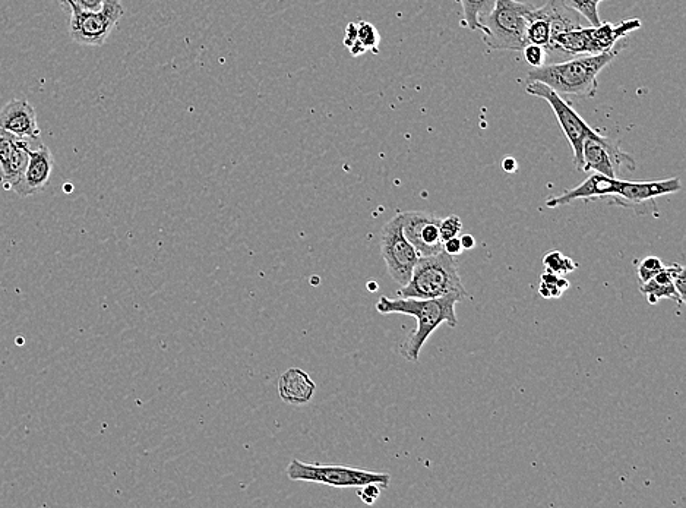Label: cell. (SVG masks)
I'll list each match as a JSON object with an SVG mask.
<instances>
[{
	"label": "cell",
	"instance_id": "14",
	"mask_svg": "<svg viewBox=\"0 0 686 508\" xmlns=\"http://www.w3.org/2000/svg\"><path fill=\"white\" fill-rule=\"evenodd\" d=\"M618 186V178H609L602 173H593L577 188L569 189L559 197L550 198L546 201V207H561V205H569L578 200H610V198L615 197Z\"/></svg>",
	"mask_w": 686,
	"mask_h": 508
},
{
	"label": "cell",
	"instance_id": "32",
	"mask_svg": "<svg viewBox=\"0 0 686 508\" xmlns=\"http://www.w3.org/2000/svg\"><path fill=\"white\" fill-rule=\"evenodd\" d=\"M357 41V24H354V22H350L349 25H347L346 28V34H344V46L347 47V49H350V47L353 46L354 43Z\"/></svg>",
	"mask_w": 686,
	"mask_h": 508
},
{
	"label": "cell",
	"instance_id": "11",
	"mask_svg": "<svg viewBox=\"0 0 686 508\" xmlns=\"http://www.w3.org/2000/svg\"><path fill=\"white\" fill-rule=\"evenodd\" d=\"M40 140L41 137H15L0 129V186L3 189L12 191L20 181L30 159V148Z\"/></svg>",
	"mask_w": 686,
	"mask_h": 508
},
{
	"label": "cell",
	"instance_id": "28",
	"mask_svg": "<svg viewBox=\"0 0 686 508\" xmlns=\"http://www.w3.org/2000/svg\"><path fill=\"white\" fill-rule=\"evenodd\" d=\"M669 271L670 277H672L673 285H675L676 290H678L679 295L685 301V286H686V270L682 265L672 264L670 267H666Z\"/></svg>",
	"mask_w": 686,
	"mask_h": 508
},
{
	"label": "cell",
	"instance_id": "30",
	"mask_svg": "<svg viewBox=\"0 0 686 508\" xmlns=\"http://www.w3.org/2000/svg\"><path fill=\"white\" fill-rule=\"evenodd\" d=\"M444 251L447 252V254H450L451 257H458V255L463 254L464 248L463 245H461L460 238H452L448 239V241L444 242Z\"/></svg>",
	"mask_w": 686,
	"mask_h": 508
},
{
	"label": "cell",
	"instance_id": "25",
	"mask_svg": "<svg viewBox=\"0 0 686 508\" xmlns=\"http://www.w3.org/2000/svg\"><path fill=\"white\" fill-rule=\"evenodd\" d=\"M665 268V265H663L662 260L657 257H647L644 258L643 261H641L640 265H638V277H640V282L641 283H646L648 280L653 279L654 276H657V274L660 273V271Z\"/></svg>",
	"mask_w": 686,
	"mask_h": 508
},
{
	"label": "cell",
	"instance_id": "23",
	"mask_svg": "<svg viewBox=\"0 0 686 508\" xmlns=\"http://www.w3.org/2000/svg\"><path fill=\"white\" fill-rule=\"evenodd\" d=\"M543 265L550 273L558 274V276H565V274L577 270V264L559 251H550L549 254H546L543 258Z\"/></svg>",
	"mask_w": 686,
	"mask_h": 508
},
{
	"label": "cell",
	"instance_id": "12",
	"mask_svg": "<svg viewBox=\"0 0 686 508\" xmlns=\"http://www.w3.org/2000/svg\"><path fill=\"white\" fill-rule=\"evenodd\" d=\"M53 167H55V157L52 151L43 141H37L30 148V159H28L25 172L22 173L20 181L15 183L12 192L18 197H30L43 191L50 183Z\"/></svg>",
	"mask_w": 686,
	"mask_h": 508
},
{
	"label": "cell",
	"instance_id": "1",
	"mask_svg": "<svg viewBox=\"0 0 686 508\" xmlns=\"http://www.w3.org/2000/svg\"><path fill=\"white\" fill-rule=\"evenodd\" d=\"M463 299L464 296L460 293H450V295L436 299H390L387 296H382L376 304V311L382 315L403 314L416 318V331L401 345V355L407 361L417 362L423 346L426 345L436 328L442 324L457 327L455 306Z\"/></svg>",
	"mask_w": 686,
	"mask_h": 508
},
{
	"label": "cell",
	"instance_id": "2",
	"mask_svg": "<svg viewBox=\"0 0 686 508\" xmlns=\"http://www.w3.org/2000/svg\"><path fill=\"white\" fill-rule=\"evenodd\" d=\"M618 55L615 52L602 55L575 56L568 61L545 63L539 68H531L527 82H542L559 96H578L593 99L599 88V74Z\"/></svg>",
	"mask_w": 686,
	"mask_h": 508
},
{
	"label": "cell",
	"instance_id": "26",
	"mask_svg": "<svg viewBox=\"0 0 686 508\" xmlns=\"http://www.w3.org/2000/svg\"><path fill=\"white\" fill-rule=\"evenodd\" d=\"M461 229H463V222H461L460 217L455 216V214L445 217V219H441V223H439L441 241L445 242L448 241V239L457 238L461 233Z\"/></svg>",
	"mask_w": 686,
	"mask_h": 508
},
{
	"label": "cell",
	"instance_id": "33",
	"mask_svg": "<svg viewBox=\"0 0 686 508\" xmlns=\"http://www.w3.org/2000/svg\"><path fill=\"white\" fill-rule=\"evenodd\" d=\"M502 167H504V170L507 173L517 172V160H515L514 157H507V159L504 160V163H502Z\"/></svg>",
	"mask_w": 686,
	"mask_h": 508
},
{
	"label": "cell",
	"instance_id": "5",
	"mask_svg": "<svg viewBox=\"0 0 686 508\" xmlns=\"http://www.w3.org/2000/svg\"><path fill=\"white\" fill-rule=\"evenodd\" d=\"M287 478L293 482H311V484L328 485L333 488H360L376 484L387 489L391 484L388 473L369 472L347 466L316 465L302 460H292L286 469Z\"/></svg>",
	"mask_w": 686,
	"mask_h": 508
},
{
	"label": "cell",
	"instance_id": "17",
	"mask_svg": "<svg viewBox=\"0 0 686 508\" xmlns=\"http://www.w3.org/2000/svg\"><path fill=\"white\" fill-rule=\"evenodd\" d=\"M539 12L549 21L550 39L556 34L581 27V15L565 5L564 0H549L546 5L540 6Z\"/></svg>",
	"mask_w": 686,
	"mask_h": 508
},
{
	"label": "cell",
	"instance_id": "7",
	"mask_svg": "<svg viewBox=\"0 0 686 508\" xmlns=\"http://www.w3.org/2000/svg\"><path fill=\"white\" fill-rule=\"evenodd\" d=\"M526 91L533 97L546 100L549 106L552 107L556 119H558L559 126L564 131L572 151H574V163L577 170H583V145L587 138H594L599 135V132L593 131L587 122L578 115L577 110L571 106L555 91L550 90L548 85L542 82H527Z\"/></svg>",
	"mask_w": 686,
	"mask_h": 508
},
{
	"label": "cell",
	"instance_id": "15",
	"mask_svg": "<svg viewBox=\"0 0 686 508\" xmlns=\"http://www.w3.org/2000/svg\"><path fill=\"white\" fill-rule=\"evenodd\" d=\"M0 129L20 138H39L36 109L25 99H14L0 109Z\"/></svg>",
	"mask_w": 686,
	"mask_h": 508
},
{
	"label": "cell",
	"instance_id": "10",
	"mask_svg": "<svg viewBox=\"0 0 686 508\" xmlns=\"http://www.w3.org/2000/svg\"><path fill=\"white\" fill-rule=\"evenodd\" d=\"M400 217L404 236L420 257L438 254L444 249V242L439 235L441 217L429 211H407L400 213Z\"/></svg>",
	"mask_w": 686,
	"mask_h": 508
},
{
	"label": "cell",
	"instance_id": "8",
	"mask_svg": "<svg viewBox=\"0 0 686 508\" xmlns=\"http://www.w3.org/2000/svg\"><path fill=\"white\" fill-rule=\"evenodd\" d=\"M381 255L391 279L400 286H406L420 255L404 236L400 214L392 217L382 229Z\"/></svg>",
	"mask_w": 686,
	"mask_h": 508
},
{
	"label": "cell",
	"instance_id": "29",
	"mask_svg": "<svg viewBox=\"0 0 686 508\" xmlns=\"http://www.w3.org/2000/svg\"><path fill=\"white\" fill-rule=\"evenodd\" d=\"M381 487L376 484H369L365 485V487H360L359 489V497L360 500L363 501L365 504H371L375 503L376 500H378L379 495H381Z\"/></svg>",
	"mask_w": 686,
	"mask_h": 508
},
{
	"label": "cell",
	"instance_id": "16",
	"mask_svg": "<svg viewBox=\"0 0 686 508\" xmlns=\"http://www.w3.org/2000/svg\"><path fill=\"white\" fill-rule=\"evenodd\" d=\"M316 384L308 372L299 368H290L278 381V396L289 405H308L314 399Z\"/></svg>",
	"mask_w": 686,
	"mask_h": 508
},
{
	"label": "cell",
	"instance_id": "13",
	"mask_svg": "<svg viewBox=\"0 0 686 508\" xmlns=\"http://www.w3.org/2000/svg\"><path fill=\"white\" fill-rule=\"evenodd\" d=\"M682 183L679 178L665 179V181H619L618 191L615 197L610 198V203L622 205V207H640L663 195L676 194L681 191Z\"/></svg>",
	"mask_w": 686,
	"mask_h": 508
},
{
	"label": "cell",
	"instance_id": "27",
	"mask_svg": "<svg viewBox=\"0 0 686 508\" xmlns=\"http://www.w3.org/2000/svg\"><path fill=\"white\" fill-rule=\"evenodd\" d=\"M524 59L529 63L531 68H539L545 65V50L536 44H527L523 49Z\"/></svg>",
	"mask_w": 686,
	"mask_h": 508
},
{
	"label": "cell",
	"instance_id": "4",
	"mask_svg": "<svg viewBox=\"0 0 686 508\" xmlns=\"http://www.w3.org/2000/svg\"><path fill=\"white\" fill-rule=\"evenodd\" d=\"M534 6L518 0H495L492 11L482 20L483 40L490 50L523 52L527 46V25Z\"/></svg>",
	"mask_w": 686,
	"mask_h": 508
},
{
	"label": "cell",
	"instance_id": "35",
	"mask_svg": "<svg viewBox=\"0 0 686 508\" xmlns=\"http://www.w3.org/2000/svg\"><path fill=\"white\" fill-rule=\"evenodd\" d=\"M59 2H60V6H62V8L65 9V11H66V9H68L69 2H71V0H59Z\"/></svg>",
	"mask_w": 686,
	"mask_h": 508
},
{
	"label": "cell",
	"instance_id": "3",
	"mask_svg": "<svg viewBox=\"0 0 686 508\" xmlns=\"http://www.w3.org/2000/svg\"><path fill=\"white\" fill-rule=\"evenodd\" d=\"M450 293H460L464 298L469 296L461 282L457 261L444 249L438 254L420 257L409 283L398 290L401 298L414 299H436Z\"/></svg>",
	"mask_w": 686,
	"mask_h": 508
},
{
	"label": "cell",
	"instance_id": "22",
	"mask_svg": "<svg viewBox=\"0 0 686 508\" xmlns=\"http://www.w3.org/2000/svg\"><path fill=\"white\" fill-rule=\"evenodd\" d=\"M565 5L586 18L590 25H600L599 5L606 0H564Z\"/></svg>",
	"mask_w": 686,
	"mask_h": 508
},
{
	"label": "cell",
	"instance_id": "34",
	"mask_svg": "<svg viewBox=\"0 0 686 508\" xmlns=\"http://www.w3.org/2000/svg\"><path fill=\"white\" fill-rule=\"evenodd\" d=\"M460 241L464 249H473L474 246H476V241H474V238L471 235L461 236Z\"/></svg>",
	"mask_w": 686,
	"mask_h": 508
},
{
	"label": "cell",
	"instance_id": "20",
	"mask_svg": "<svg viewBox=\"0 0 686 508\" xmlns=\"http://www.w3.org/2000/svg\"><path fill=\"white\" fill-rule=\"evenodd\" d=\"M527 43L536 44L543 50L548 49L550 43L549 21L539 12V8H534L529 15V25H527Z\"/></svg>",
	"mask_w": 686,
	"mask_h": 508
},
{
	"label": "cell",
	"instance_id": "6",
	"mask_svg": "<svg viewBox=\"0 0 686 508\" xmlns=\"http://www.w3.org/2000/svg\"><path fill=\"white\" fill-rule=\"evenodd\" d=\"M69 34L81 46H103L125 14L120 0H106L100 11H82L69 6Z\"/></svg>",
	"mask_w": 686,
	"mask_h": 508
},
{
	"label": "cell",
	"instance_id": "21",
	"mask_svg": "<svg viewBox=\"0 0 686 508\" xmlns=\"http://www.w3.org/2000/svg\"><path fill=\"white\" fill-rule=\"evenodd\" d=\"M569 282L564 276L550 273L546 270L542 276V283H540L539 293L545 299H556L562 296L565 290L569 289Z\"/></svg>",
	"mask_w": 686,
	"mask_h": 508
},
{
	"label": "cell",
	"instance_id": "18",
	"mask_svg": "<svg viewBox=\"0 0 686 508\" xmlns=\"http://www.w3.org/2000/svg\"><path fill=\"white\" fill-rule=\"evenodd\" d=\"M641 293L647 296L648 304L656 305L660 299H673L679 305H684V299L679 295L675 285H673L672 277H670L667 268H663L657 276L648 282L643 283L640 287Z\"/></svg>",
	"mask_w": 686,
	"mask_h": 508
},
{
	"label": "cell",
	"instance_id": "19",
	"mask_svg": "<svg viewBox=\"0 0 686 508\" xmlns=\"http://www.w3.org/2000/svg\"><path fill=\"white\" fill-rule=\"evenodd\" d=\"M463 8V24L471 31H482V20L492 11L495 0H458Z\"/></svg>",
	"mask_w": 686,
	"mask_h": 508
},
{
	"label": "cell",
	"instance_id": "9",
	"mask_svg": "<svg viewBox=\"0 0 686 508\" xmlns=\"http://www.w3.org/2000/svg\"><path fill=\"white\" fill-rule=\"evenodd\" d=\"M583 159V172L602 173L609 178H616L621 166H627L629 170L637 169L634 157L600 134L584 141Z\"/></svg>",
	"mask_w": 686,
	"mask_h": 508
},
{
	"label": "cell",
	"instance_id": "31",
	"mask_svg": "<svg viewBox=\"0 0 686 508\" xmlns=\"http://www.w3.org/2000/svg\"><path fill=\"white\" fill-rule=\"evenodd\" d=\"M104 2H106V0H78L74 6L82 9V11H100V9L103 8Z\"/></svg>",
	"mask_w": 686,
	"mask_h": 508
},
{
	"label": "cell",
	"instance_id": "24",
	"mask_svg": "<svg viewBox=\"0 0 686 508\" xmlns=\"http://www.w3.org/2000/svg\"><path fill=\"white\" fill-rule=\"evenodd\" d=\"M357 41L365 47L368 52L379 53V44H381V36L378 30L371 22L360 21L357 22Z\"/></svg>",
	"mask_w": 686,
	"mask_h": 508
}]
</instances>
